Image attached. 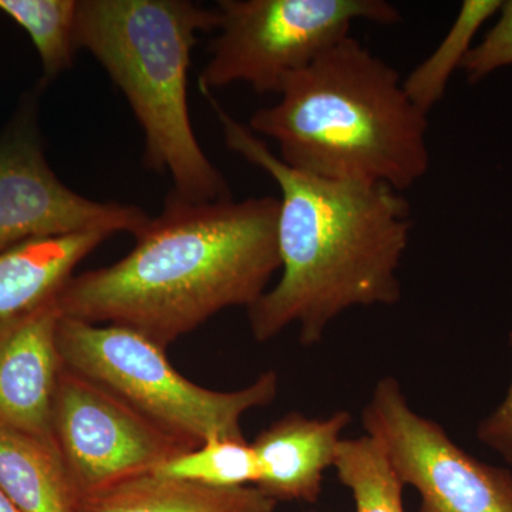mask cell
Wrapping results in <instances>:
<instances>
[{"label": "cell", "instance_id": "6da1fadb", "mask_svg": "<svg viewBox=\"0 0 512 512\" xmlns=\"http://www.w3.org/2000/svg\"><path fill=\"white\" fill-rule=\"evenodd\" d=\"M229 150L264 170L281 190L278 249L282 275L248 309L258 342L298 323L303 346L355 306L394 305L412 232L402 192L384 184L326 180L285 164L261 137L211 100Z\"/></svg>", "mask_w": 512, "mask_h": 512}, {"label": "cell", "instance_id": "7a4b0ae2", "mask_svg": "<svg viewBox=\"0 0 512 512\" xmlns=\"http://www.w3.org/2000/svg\"><path fill=\"white\" fill-rule=\"evenodd\" d=\"M279 198L197 202L171 191L120 261L73 275L62 316L136 330L167 349L212 316L249 309L281 269Z\"/></svg>", "mask_w": 512, "mask_h": 512}, {"label": "cell", "instance_id": "3957f363", "mask_svg": "<svg viewBox=\"0 0 512 512\" xmlns=\"http://www.w3.org/2000/svg\"><path fill=\"white\" fill-rule=\"evenodd\" d=\"M248 127L271 138L289 167L402 192L427 174L429 120L404 92L399 72L352 35L282 86L278 103Z\"/></svg>", "mask_w": 512, "mask_h": 512}, {"label": "cell", "instance_id": "277c9868", "mask_svg": "<svg viewBox=\"0 0 512 512\" xmlns=\"http://www.w3.org/2000/svg\"><path fill=\"white\" fill-rule=\"evenodd\" d=\"M220 13L188 0H79L77 49L89 50L123 92L144 133V165L168 174L181 197L231 200L204 153L188 107V69L202 32Z\"/></svg>", "mask_w": 512, "mask_h": 512}, {"label": "cell", "instance_id": "5b68a950", "mask_svg": "<svg viewBox=\"0 0 512 512\" xmlns=\"http://www.w3.org/2000/svg\"><path fill=\"white\" fill-rule=\"evenodd\" d=\"M57 346L63 366L109 387L164 429L201 446L210 439L245 441L241 420L278 394L272 370L234 392L205 389L181 375L165 348L136 330L62 316Z\"/></svg>", "mask_w": 512, "mask_h": 512}, {"label": "cell", "instance_id": "8992f818", "mask_svg": "<svg viewBox=\"0 0 512 512\" xmlns=\"http://www.w3.org/2000/svg\"><path fill=\"white\" fill-rule=\"evenodd\" d=\"M217 10L218 35L198 77L204 94L234 83L279 94L289 76L349 36L357 20H402L386 0H220Z\"/></svg>", "mask_w": 512, "mask_h": 512}, {"label": "cell", "instance_id": "52a82bcc", "mask_svg": "<svg viewBox=\"0 0 512 512\" xmlns=\"http://www.w3.org/2000/svg\"><path fill=\"white\" fill-rule=\"evenodd\" d=\"M53 439L77 498L157 467L197 444L171 433L109 387L63 366Z\"/></svg>", "mask_w": 512, "mask_h": 512}, {"label": "cell", "instance_id": "ba28073f", "mask_svg": "<svg viewBox=\"0 0 512 512\" xmlns=\"http://www.w3.org/2000/svg\"><path fill=\"white\" fill-rule=\"evenodd\" d=\"M404 485L419 491L420 512H512V474L478 461L443 427L414 412L393 377L376 384L362 412Z\"/></svg>", "mask_w": 512, "mask_h": 512}, {"label": "cell", "instance_id": "9c48e42d", "mask_svg": "<svg viewBox=\"0 0 512 512\" xmlns=\"http://www.w3.org/2000/svg\"><path fill=\"white\" fill-rule=\"evenodd\" d=\"M150 218L134 205L90 200L64 185L47 163L30 110L0 134V252L79 232L134 235Z\"/></svg>", "mask_w": 512, "mask_h": 512}, {"label": "cell", "instance_id": "30bf717a", "mask_svg": "<svg viewBox=\"0 0 512 512\" xmlns=\"http://www.w3.org/2000/svg\"><path fill=\"white\" fill-rule=\"evenodd\" d=\"M56 298L0 322V427L55 448L52 412L63 367Z\"/></svg>", "mask_w": 512, "mask_h": 512}, {"label": "cell", "instance_id": "8fae6325", "mask_svg": "<svg viewBox=\"0 0 512 512\" xmlns=\"http://www.w3.org/2000/svg\"><path fill=\"white\" fill-rule=\"evenodd\" d=\"M350 421L352 416L345 410L326 419L292 412L276 420L251 443L259 464L255 487L276 503H316L323 473L335 464L340 436Z\"/></svg>", "mask_w": 512, "mask_h": 512}, {"label": "cell", "instance_id": "7c38bea8", "mask_svg": "<svg viewBox=\"0 0 512 512\" xmlns=\"http://www.w3.org/2000/svg\"><path fill=\"white\" fill-rule=\"evenodd\" d=\"M111 234L87 231L35 239L0 252V322L55 298L76 266Z\"/></svg>", "mask_w": 512, "mask_h": 512}, {"label": "cell", "instance_id": "4fadbf2b", "mask_svg": "<svg viewBox=\"0 0 512 512\" xmlns=\"http://www.w3.org/2000/svg\"><path fill=\"white\" fill-rule=\"evenodd\" d=\"M276 505L254 485L208 487L148 473L84 495L77 512H275Z\"/></svg>", "mask_w": 512, "mask_h": 512}, {"label": "cell", "instance_id": "5bb4252c", "mask_svg": "<svg viewBox=\"0 0 512 512\" xmlns=\"http://www.w3.org/2000/svg\"><path fill=\"white\" fill-rule=\"evenodd\" d=\"M0 490L22 512H77V498L55 447L0 427Z\"/></svg>", "mask_w": 512, "mask_h": 512}, {"label": "cell", "instance_id": "9a60e30c", "mask_svg": "<svg viewBox=\"0 0 512 512\" xmlns=\"http://www.w3.org/2000/svg\"><path fill=\"white\" fill-rule=\"evenodd\" d=\"M500 0H466L456 22L437 49L403 79L404 92L417 109L429 116L444 97L448 80L471 50V40L491 16L500 12Z\"/></svg>", "mask_w": 512, "mask_h": 512}, {"label": "cell", "instance_id": "2e32d148", "mask_svg": "<svg viewBox=\"0 0 512 512\" xmlns=\"http://www.w3.org/2000/svg\"><path fill=\"white\" fill-rule=\"evenodd\" d=\"M77 0H0V12L28 33L47 82L70 69L76 45Z\"/></svg>", "mask_w": 512, "mask_h": 512}, {"label": "cell", "instance_id": "e0dca14e", "mask_svg": "<svg viewBox=\"0 0 512 512\" xmlns=\"http://www.w3.org/2000/svg\"><path fill=\"white\" fill-rule=\"evenodd\" d=\"M333 467L352 493L356 512H404V484L372 437L340 441Z\"/></svg>", "mask_w": 512, "mask_h": 512}, {"label": "cell", "instance_id": "ac0fdd59", "mask_svg": "<svg viewBox=\"0 0 512 512\" xmlns=\"http://www.w3.org/2000/svg\"><path fill=\"white\" fill-rule=\"evenodd\" d=\"M157 476L208 485L237 488L256 485L258 458L247 440L210 439L153 471Z\"/></svg>", "mask_w": 512, "mask_h": 512}, {"label": "cell", "instance_id": "d6986e66", "mask_svg": "<svg viewBox=\"0 0 512 512\" xmlns=\"http://www.w3.org/2000/svg\"><path fill=\"white\" fill-rule=\"evenodd\" d=\"M500 18L485 33L477 46L471 47L461 69L470 83H478L488 74L512 64V0L503 2Z\"/></svg>", "mask_w": 512, "mask_h": 512}, {"label": "cell", "instance_id": "ffe728a7", "mask_svg": "<svg viewBox=\"0 0 512 512\" xmlns=\"http://www.w3.org/2000/svg\"><path fill=\"white\" fill-rule=\"evenodd\" d=\"M510 342L512 346V330ZM477 436L512 466V382L504 402L490 417L481 421Z\"/></svg>", "mask_w": 512, "mask_h": 512}, {"label": "cell", "instance_id": "44dd1931", "mask_svg": "<svg viewBox=\"0 0 512 512\" xmlns=\"http://www.w3.org/2000/svg\"><path fill=\"white\" fill-rule=\"evenodd\" d=\"M0 512H22L2 490H0Z\"/></svg>", "mask_w": 512, "mask_h": 512}]
</instances>
